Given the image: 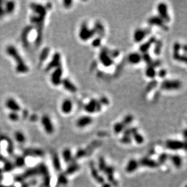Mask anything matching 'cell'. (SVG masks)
Returning <instances> with one entry per match:
<instances>
[{
	"label": "cell",
	"mask_w": 187,
	"mask_h": 187,
	"mask_svg": "<svg viewBox=\"0 0 187 187\" xmlns=\"http://www.w3.org/2000/svg\"><path fill=\"white\" fill-rule=\"evenodd\" d=\"M79 168H80L79 165L76 162V161H73L72 162L71 164L67 167L65 174L66 175L72 174L75 172H76L77 171H78Z\"/></svg>",
	"instance_id": "obj_26"
},
{
	"label": "cell",
	"mask_w": 187,
	"mask_h": 187,
	"mask_svg": "<svg viewBox=\"0 0 187 187\" xmlns=\"http://www.w3.org/2000/svg\"><path fill=\"white\" fill-rule=\"evenodd\" d=\"M72 1H70V0H65V1H63V6L65 8H69L72 6Z\"/></svg>",
	"instance_id": "obj_50"
},
{
	"label": "cell",
	"mask_w": 187,
	"mask_h": 187,
	"mask_svg": "<svg viewBox=\"0 0 187 187\" xmlns=\"http://www.w3.org/2000/svg\"><path fill=\"white\" fill-rule=\"evenodd\" d=\"M133 120V116L131 115H128L124 117L123 120V124L126 127L127 125H129L130 124H132Z\"/></svg>",
	"instance_id": "obj_42"
},
{
	"label": "cell",
	"mask_w": 187,
	"mask_h": 187,
	"mask_svg": "<svg viewBox=\"0 0 187 187\" xmlns=\"http://www.w3.org/2000/svg\"><path fill=\"white\" fill-rule=\"evenodd\" d=\"M182 49V45L179 42H176L173 45V58L174 59L186 63V55H181L180 52Z\"/></svg>",
	"instance_id": "obj_11"
},
{
	"label": "cell",
	"mask_w": 187,
	"mask_h": 187,
	"mask_svg": "<svg viewBox=\"0 0 187 187\" xmlns=\"http://www.w3.org/2000/svg\"><path fill=\"white\" fill-rule=\"evenodd\" d=\"M156 41V39L154 36L151 37L147 41L145 42L142 44H141L139 47V50L142 53H147L148 50L150 49L152 44H154Z\"/></svg>",
	"instance_id": "obj_19"
},
{
	"label": "cell",
	"mask_w": 187,
	"mask_h": 187,
	"mask_svg": "<svg viewBox=\"0 0 187 187\" xmlns=\"http://www.w3.org/2000/svg\"><path fill=\"white\" fill-rule=\"evenodd\" d=\"M107 165L106 162V161L104 159L101 157L99 159V162H98V168L99 170L101 172H104V170L106 169V168L107 167Z\"/></svg>",
	"instance_id": "obj_38"
},
{
	"label": "cell",
	"mask_w": 187,
	"mask_h": 187,
	"mask_svg": "<svg viewBox=\"0 0 187 187\" xmlns=\"http://www.w3.org/2000/svg\"><path fill=\"white\" fill-rule=\"evenodd\" d=\"M38 116H36L35 115H32L30 116V120L32 121H33V122H35V121H36L37 119H38V117H37Z\"/></svg>",
	"instance_id": "obj_53"
},
{
	"label": "cell",
	"mask_w": 187,
	"mask_h": 187,
	"mask_svg": "<svg viewBox=\"0 0 187 187\" xmlns=\"http://www.w3.org/2000/svg\"><path fill=\"white\" fill-rule=\"evenodd\" d=\"M150 33V29H137L133 33V40L136 42L139 43L142 42L145 38V37Z\"/></svg>",
	"instance_id": "obj_10"
},
{
	"label": "cell",
	"mask_w": 187,
	"mask_h": 187,
	"mask_svg": "<svg viewBox=\"0 0 187 187\" xmlns=\"http://www.w3.org/2000/svg\"><path fill=\"white\" fill-rule=\"evenodd\" d=\"M99 101L100 102V103L101 104V105H102V104H103V105H107L109 103L108 99L107 98H106V97H102L99 99Z\"/></svg>",
	"instance_id": "obj_52"
},
{
	"label": "cell",
	"mask_w": 187,
	"mask_h": 187,
	"mask_svg": "<svg viewBox=\"0 0 187 187\" xmlns=\"http://www.w3.org/2000/svg\"><path fill=\"white\" fill-rule=\"evenodd\" d=\"M181 87V82L176 79H166L163 81L161 84V88L162 90L168 91L179 90Z\"/></svg>",
	"instance_id": "obj_3"
},
{
	"label": "cell",
	"mask_w": 187,
	"mask_h": 187,
	"mask_svg": "<svg viewBox=\"0 0 187 187\" xmlns=\"http://www.w3.org/2000/svg\"><path fill=\"white\" fill-rule=\"evenodd\" d=\"M95 33H97L99 35V37L101 38V37H103L105 34V30L104 26L100 22H96L95 24V27L93 28Z\"/></svg>",
	"instance_id": "obj_29"
},
{
	"label": "cell",
	"mask_w": 187,
	"mask_h": 187,
	"mask_svg": "<svg viewBox=\"0 0 187 187\" xmlns=\"http://www.w3.org/2000/svg\"><path fill=\"white\" fill-rule=\"evenodd\" d=\"M99 59L101 63L106 67H111L114 64L113 59L107 53L106 49H103L99 53Z\"/></svg>",
	"instance_id": "obj_7"
},
{
	"label": "cell",
	"mask_w": 187,
	"mask_h": 187,
	"mask_svg": "<svg viewBox=\"0 0 187 187\" xmlns=\"http://www.w3.org/2000/svg\"><path fill=\"white\" fill-rule=\"evenodd\" d=\"M158 76L161 78H164L166 75V71L165 69H161L158 72Z\"/></svg>",
	"instance_id": "obj_49"
},
{
	"label": "cell",
	"mask_w": 187,
	"mask_h": 187,
	"mask_svg": "<svg viewBox=\"0 0 187 187\" xmlns=\"http://www.w3.org/2000/svg\"><path fill=\"white\" fill-rule=\"evenodd\" d=\"M138 162L139 166H142L151 168H156L159 166V164L157 163V162L148 157H143Z\"/></svg>",
	"instance_id": "obj_16"
},
{
	"label": "cell",
	"mask_w": 187,
	"mask_h": 187,
	"mask_svg": "<svg viewBox=\"0 0 187 187\" xmlns=\"http://www.w3.org/2000/svg\"><path fill=\"white\" fill-rule=\"evenodd\" d=\"M52 162H53V166L55 168V170L57 171H61V162H60L59 158L57 154H55L53 155Z\"/></svg>",
	"instance_id": "obj_31"
},
{
	"label": "cell",
	"mask_w": 187,
	"mask_h": 187,
	"mask_svg": "<svg viewBox=\"0 0 187 187\" xmlns=\"http://www.w3.org/2000/svg\"><path fill=\"white\" fill-rule=\"evenodd\" d=\"M120 142L124 144H129L132 142V137L128 136H123V137L121 138Z\"/></svg>",
	"instance_id": "obj_46"
},
{
	"label": "cell",
	"mask_w": 187,
	"mask_h": 187,
	"mask_svg": "<svg viewBox=\"0 0 187 187\" xmlns=\"http://www.w3.org/2000/svg\"><path fill=\"white\" fill-rule=\"evenodd\" d=\"M102 187H111V185L110 183L106 182L104 184H103L102 185Z\"/></svg>",
	"instance_id": "obj_55"
},
{
	"label": "cell",
	"mask_w": 187,
	"mask_h": 187,
	"mask_svg": "<svg viewBox=\"0 0 187 187\" xmlns=\"http://www.w3.org/2000/svg\"><path fill=\"white\" fill-rule=\"evenodd\" d=\"M15 139L20 144L24 143L25 141V137L24 133L20 131H17L15 133Z\"/></svg>",
	"instance_id": "obj_32"
},
{
	"label": "cell",
	"mask_w": 187,
	"mask_h": 187,
	"mask_svg": "<svg viewBox=\"0 0 187 187\" xmlns=\"http://www.w3.org/2000/svg\"><path fill=\"white\" fill-rule=\"evenodd\" d=\"M101 38L100 37H98V38H95L92 41L91 44L93 47H98L101 45Z\"/></svg>",
	"instance_id": "obj_47"
},
{
	"label": "cell",
	"mask_w": 187,
	"mask_h": 187,
	"mask_svg": "<svg viewBox=\"0 0 187 187\" xmlns=\"http://www.w3.org/2000/svg\"><path fill=\"white\" fill-rule=\"evenodd\" d=\"M61 55L58 52L55 53L54 55H53L51 61L49 62L48 65H47L45 70L49 72L52 69H55L59 67H61Z\"/></svg>",
	"instance_id": "obj_9"
},
{
	"label": "cell",
	"mask_w": 187,
	"mask_h": 187,
	"mask_svg": "<svg viewBox=\"0 0 187 187\" xmlns=\"http://www.w3.org/2000/svg\"><path fill=\"white\" fill-rule=\"evenodd\" d=\"M157 12L158 15L164 21L165 23L170 21V16L168 13L167 5L164 3H159L157 6Z\"/></svg>",
	"instance_id": "obj_4"
},
{
	"label": "cell",
	"mask_w": 187,
	"mask_h": 187,
	"mask_svg": "<svg viewBox=\"0 0 187 187\" xmlns=\"http://www.w3.org/2000/svg\"><path fill=\"white\" fill-rule=\"evenodd\" d=\"M147 22L149 25L161 27L163 29L167 28L165 24V23H164V21L159 16H153L149 17L148 19Z\"/></svg>",
	"instance_id": "obj_14"
},
{
	"label": "cell",
	"mask_w": 187,
	"mask_h": 187,
	"mask_svg": "<svg viewBox=\"0 0 187 187\" xmlns=\"http://www.w3.org/2000/svg\"><path fill=\"white\" fill-rule=\"evenodd\" d=\"M142 60H144V61L148 65H151L153 63V60L152 57H150L148 53H144L142 55Z\"/></svg>",
	"instance_id": "obj_41"
},
{
	"label": "cell",
	"mask_w": 187,
	"mask_h": 187,
	"mask_svg": "<svg viewBox=\"0 0 187 187\" xmlns=\"http://www.w3.org/2000/svg\"><path fill=\"white\" fill-rule=\"evenodd\" d=\"M128 61L131 64H139L142 61V55L137 52L130 53L128 57Z\"/></svg>",
	"instance_id": "obj_21"
},
{
	"label": "cell",
	"mask_w": 187,
	"mask_h": 187,
	"mask_svg": "<svg viewBox=\"0 0 187 187\" xmlns=\"http://www.w3.org/2000/svg\"><path fill=\"white\" fill-rule=\"evenodd\" d=\"M157 85V81L156 80H153L152 81V82H149L147 86V88H146V90H147V91L148 92V91H150L151 90H152L153 89H154Z\"/></svg>",
	"instance_id": "obj_45"
},
{
	"label": "cell",
	"mask_w": 187,
	"mask_h": 187,
	"mask_svg": "<svg viewBox=\"0 0 187 187\" xmlns=\"http://www.w3.org/2000/svg\"><path fill=\"white\" fill-rule=\"evenodd\" d=\"M3 2L0 1V18H1L5 14L4 8V5Z\"/></svg>",
	"instance_id": "obj_51"
},
{
	"label": "cell",
	"mask_w": 187,
	"mask_h": 187,
	"mask_svg": "<svg viewBox=\"0 0 187 187\" xmlns=\"http://www.w3.org/2000/svg\"><path fill=\"white\" fill-rule=\"evenodd\" d=\"M139 166V164L138 161H136L135 159H131L130 161H128L126 166L125 170L128 173H132L135 172Z\"/></svg>",
	"instance_id": "obj_24"
},
{
	"label": "cell",
	"mask_w": 187,
	"mask_h": 187,
	"mask_svg": "<svg viewBox=\"0 0 187 187\" xmlns=\"http://www.w3.org/2000/svg\"><path fill=\"white\" fill-rule=\"evenodd\" d=\"M93 123V119L89 116H84L79 118L76 121V125L78 127L82 128L90 125Z\"/></svg>",
	"instance_id": "obj_18"
},
{
	"label": "cell",
	"mask_w": 187,
	"mask_h": 187,
	"mask_svg": "<svg viewBox=\"0 0 187 187\" xmlns=\"http://www.w3.org/2000/svg\"><path fill=\"white\" fill-rule=\"evenodd\" d=\"M6 107L11 111L18 112L21 111V107L18 102L13 98H8L6 100L5 103Z\"/></svg>",
	"instance_id": "obj_15"
},
{
	"label": "cell",
	"mask_w": 187,
	"mask_h": 187,
	"mask_svg": "<svg viewBox=\"0 0 187 187\" xmlns=\"http://www.w3.org/2000/svg\"><path fill=\"white\" fill-rule=\"evenodd\" d=\"M61 109L63 113L69 114L73 110V103L71 100L66 99L62 102Z\"/></svg>",
	"instance_id": "obj_20"
},
{
	"label": "cell",
	"mask_w": 187,
	"mask_h": 187,
	"mask_svg": "<svg viewBox=\"0 0 187 187\" xmlns=\"http://www.w3.org/2000/svg\"><path fill=\"white\" fill-rule=\"evenodd\" d=\"M23 154L24 156L36 157L44 156V152H43V150L40 149L30 148V149H25L23 152Z\"/></svg>",
	"instance_id": "obj_17"
},
{
	"label": "cell",
	"mask_w": 187,
	"mask_h": 187,
	"mask_svg": "<svg viewBox=\"0 0 187 187\" xmlns=\"http://www.w3.org/2000/svg\"><path fill=\"white\" fill-rule=\"evenodd\" d=\"M36 183H37V181L35 179H33L29 182L23 183V185H21V187H30L32 186L35 185Z\"/></svg>",
	"instance_id": "obj_48"
},
{
	"label": "cell",
	"mask_w": 187,
	"mask_h": 187,
	"mask_svg": "<svg viewBox=\"0 0 187 187\" xmlns=\"http://www.w3.org/2000/svg\"><path fill=\"white\" fill-rule=\"evenodd\" d=\"M91 173L92 177L98 183H100L102 185L106 183L104 177L99 174L98 170L94 166H91Z\"/></svg>",
	"instance_id": "obj_23"
},
{
	"label": "cell",
	"mask_w": 187,
	"mask_h": 187,
	"mask_svg": "<svg viewBox=\"0 0 187 187\" xmlns=\"http://www.w3.org/2000/svg\"><path fill=\"white\" fill-rule=\"evenodd\" d=\"M61 84L64 88L70 93H75L77 91L76 87L68 79H62Z\"/></svg>",
	"instance_id": "obj_22"
},
{
	"label": "cell",
	"mask_w": 187,
	"mask_h": 187,
	"mask_svg": "<svg viewBox=\"0 0 187 187\" xmlns=\"http://www.w3.org/2000/svg\"><path fill=\"white\" fill-rule=\"evenodd\" d=\"M8 117L9 119L11 120L12 121H13V122H16V121H17L20 118V116L17 112H13V111H11V113L8 114Z\"/></svg>",
	"instance_id": "obj_44"
},
{
	"label": "cell",
	"mask_w": 187,
	"mask_h": 187,
	"mask_svg": "<svg viewBox=\"0 0 187 187\" xmlns=\"http://www.w3.org/2000/svg\"><path fill=\"white\" fill-rule=\"evenodd\" d=\"M0 187H15V186H6V185H0Z\"/></svg>",
	"instance_id": "obj_56"
},
{
	"label": "cell",
	"mask_w": 187,
	"mask_h": 187,
	"mask_svg": "<svg viewBox=\"0 0 187 187\" xmlns=\"http://www.w3.org/2000/svg\"><path fill=\"white\" fill-rule=\"evenodd\" d=\"M62 74H63V70L62 68L59 67L55 69L53 72L51 74L50 76V81L51 83L55 86H58L61 84V81L62 80Z\"/></svg>",
	"instance_id": "obj_6"
},
{
	"label": "cell",
	"mask_w": 187,
	"mask_h": 187,
	"mask_svg": "<svg viewBox=\"0 0 187 187\" xmlns=\"http://www.w3.org/2000/svg\"><path fill=\"white\" fill-rule=\"evenodd\" d=\"M14 164L11 161H6L4 162V171L6 172H10L12 171L14 168Z\"/></svg>",
	"instance_id": "obj_40"
},
{
	"label": "cell",
	"mask_w": 187,
	"mask_h": 187,
	"mask_svg": "<svg viewBox=\"0 0 187 187\" xmlns=\"http://www.w3.org/2000/svg\"><path fill=\"white\" fill-rule=\"evenodd\" d=\"M169 158L173 164L176 168H180L182 164V160L181 156L177 154H173L171 156H169Z\"/></svg>",
	"instance_id": "obj_28"
},
{
	"label": "cell",
	"mask_w": 187,
	"mask_h": 187,
	"mask_svg": "<svg viewBox=\"0 0 187 187\" xmlns=\"http://www.w3.org/2000/svg\"><path fill=\"white\" fill-rule=\"evenodd\" d=\"M165 145L167 148L171 150H178L183 148L185 149L186 143L177 140H168Z\"/></svg>",
	"instance_id": "obj_12"
},
{
	"label": "cell",
	"mask_w": 187,
	"mask_h": 187,
	"mask_svg": "<svg viewBox=\"0 0 187 187\" xmlns=\"http://www.w3.org/2000/svg\"><path fill=\"white\" fill-rule=\"evenodd\" d=\"M50 53V49L49 47H45L41 52L40 56V60L41 61H44L48 57V56Z\"/></svg>",
	"instance_id": "obj_36"
},
{
	"label": "cell",
	"mask_w": 187,
	"mask_h": 187,
	"mask_svg": "<svg viewBox=\"0 0 187 187\" xmlns=\"http://www.w3.org/2000/svg\"><path fill=\"white\" fill-rule=\"evenodd\" d=\"M95 32L93 29H90L86 23H83L79 29V37L82 41H87L95 35Z\"/></svg>",
	"instance_id": "obj_2"
},
{
	"label": "cell",
	"mask_w": 187,
	"mask_h": 187,
	"mask_svg": "<svg viewBox=\"0 0 187 187\" xmlns=\"http://www.w3.org/2000/svg\"><path fill=\"white\" fill-rule=\"evenodd\" d=\"M41 122L44 129L45 130V132L47 133L49 135L53 133L55 130L54 125L53 124L51 119L48 115H44L41 118Z\"/></svg>",
	"instance_id": "obj_8"
},
{
	"label": "cell",
	"mask_w": 187,
	"mask_h": 187,
	"mask_svg": "<svg viewBox=\"0 0 187 187\" xmlns=\"http://www.w3.org/2000/svg\"><path fill=\"white\" fill-rule=\"evenodd\" d=\"M168 158H169V156H168V154H167L165 153H162L159 156L157 163L159 164V165L164 164L168 160Z\"/></svg>",
	"instance_id": "obj_43"
},
{
	"label": "cell",
	"mask_w": 187,
	"mask_h": 187,
	"mask_svg": "<svg viewBox=\"0 0 187 187\" xmlns=\"http://www.w3.org/2000/svg\"><path fill=\"white\" fill-rule=\"evenodd\" d=\"M3 178H4V176L3 174V170H1V168H0V182H1L3 181Z\"/></svg>",
	"instance_id": "obj_54"
},
{
	"label": "cell",
	"mask_w": 187,
	"mask_h": 187,
	"mask_svg": "<svg viewBox=\"0 0 187 187\" xmlns=\"http://www.w3.org/2000/svg\"><path fill=\"white\" fill-rule=\"evenodd\" d=\"M6 53L11 57L16 62V71L18 73H27L29 71V68L25 64L15 46L8 45L6 49Z\"/></svg>",
	"instance_id": "obj_1"
},
{
	"label": "cell",
	"mask_w": 187,
	"mask_h": 187,
	"mask_svg": "<svg viewBox=\"0 0 187 187\" xmlns=\"http://www.w3.org/2000/svg\"><path fill=\"white\" fill-rule=\"evenodd\" d=\"M145 75L148 78L154 79L157 75V72L155 67H153L152 65H148L145 70Z\"/></svg>",
	"instance_id": "obj_30"
},
{
	"label": "cell",
	"mask_w": 187,
	"mask_h": 187,
	"mask_svg": "<svg viewBox=\"0 0 187 187\" xmlns=\"http://www.w3.org/2000/svg\"><path fill=\"white\" fill-rule=\"evenodd\" d=\"M15 2L13 1H6L5 5L4 6V12L5 13L7 14H12L15 8Z\"/></svg>",
	"instance_id": "obj_25"
},
{
	"label": "cell",
	"mask_w": 187,
	"mask_h": 187,
	"mask_svg": "<svg viewBox=\"0 0 187 187\" xmlns=\"http://www.w3.org/2000/svg\"><path fill=\"white\" fill-rule=\"evenodd\" d=\"M155 45L154 47V52L155 55H159L161 52V49L162 47V43L161 41H156L154 43Z\"/></svg>",
	"instance_id": "obj_39"
},
{
	"label": "cell",
	"mask_w": 187,
	"mask_h": 187,
	"mask_svg": "<svg viewBox=\"0 0 187 187\" xmlns=\"http://www.w3.org/2000/svg\"><path fill=\"white\" fill-rule=\"evenodd\" d=\"M125 128V127L123 124V123H116L113 126L114 132L116 134H119L120 133H122L123 132H124Z\"/></svg>",
	"instance_id": "obj_33"
},
{
	"label": "cell",
	"mask_w": 187,
	"mask_h": 187,
	"mask_svg": "<svg viewBox=\"0 0 187 187\" xmlns=\"http://www.w3.org/2000/svg\"><path fill=\"white\" fill-rule=\"evenodd\" d=\"M25 163V158L24 156H17L15 159V163H14V165L17 166V167H23L24 166Z\"/></svg>",
	"instance_id": "obj_34"
},
{
	"label": "cell",
	"mask_w": 187,
	"mask_h": 187,
	"mask_svg": "<svg viewBox=\"0 0 187 187\" xmlns=\"http://www.w3.org/2000/svg\"><path fill=\"white\" fill-rule=\"evenodd\" d=\"M68 182V179L67 177V175L65 174H61L58 178V184L61 185H67Z\"/></svg>",
	"instance_id": "obj_37"
},
{
	"label": "cell",
	"mask_w": 187,
	"mask_h": 187,
	"mask_svg": "<svg viewBox=\"0 0 187 187\" xmlns=\"http://www.w3.org/2000/svg\"><path fill=\"white\" fill-rule=\"evenodd\" d=\"M132 137H133L135 140V141L138 144H141L144 142V137L140 134L139 133L137 132L135 133L132 136Z\"/></svg>",
	"instance_id": "obj_35"
},
{
	"label": "cell",
	"mask_w": 187,
	"mask_h": 187,
	"mask_svg": "<svg viewBox=\"0 0 187 187\" xmlns=\"http://www.w3.org/2000/svg\"><path fill=\"white\" fill-rule=\"evenodd\" d=\"M84 109L87 113L92 114L96 112H99L102 109V105L98 100L91 99L87 104H86Z\"/></svg>",
	"instance_id": "obj_5"
},
{
	"label": "cell",
	"mask_w": 187,
	"mask_h": 187,
	"mask_svg": "<svg viewBox=\"0 0 187 187\" xmlns=\"http://www.w3.org/2000/svg\"><path fill=\"white\" fill-rule=\"evenodd\" d=\"M31 7L34 11L36 16L45 19V17L47 14V10L44 6L39 4L32 3L31 4Z\"/></svg>",
	"instance_id": "obj_13"
},
{
	"label": "cell",
	"mask_w": 187,
	"mask_h": 187,
	"mask_svg": "<svg viewBox=\"0 0 187 187\" xmlns=\"http://www.w3.org/2000/svg\"><path fill=\"white\" fill-rule=\"evenodd\" d=\"M62 157L64 161L66 163H70L73 161V157H72V153L69 148H65L62 152Z\"/></svg>",
	"instance_id": "obj_27"
}]
</instances>
